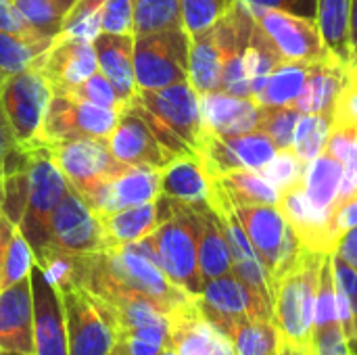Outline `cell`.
<instances>
[{"label": "cell", "instance_id": "cell-1", "mask_svg": "<svg viewBox=\"0 0 357 355\" xmlns=\"http://www.w3.org/2000/svg\"><path fill=\"white\" fill-rule=\"evenodd\" d=\"M79 287L96 297H144L167 316L192 299L190 293L167 278L159 264L136 251L132 245L82 255Z\"/></svg>", "mask_w": 357, "mask_h": 355}, {"label": "cell", "instance_id": "cell-2", "mask_svg": "<svg viewBox=\"0 0 357 355\" xmlns=\"http://www.w3.org/2000/svg\"><path fill=\"white\" fill-rule=\"evenodd\" d=\"M328 253L303 249L297 262L274 280L272 322L282 339L310 355L320 270Z\"/></svg>", "mask_w": 357, "mask_h": 355}, {"label": "cell", "instance_id": "cell-3", "mask_svg": "<svg viewBox=\"0 0 357 355\" xmlns=\"http://www.w3.org/2000/svg\"><path fill=\"white\" fill-rule=\"evenodd\" d=\"M153 259L167 274L172 282L197 297L203 291V276L199 270V220L197 209L174 201L172 213L153 234L146 236Z\"/></svg>", "mask_w": 357, "mask_h": 355}, {"label": "cell", "instance_id": "cell-4", "mask_svg": "<svg viewBox=\"0 0 357 355\" xmlns=\"http://www.w3.org/2000/svg\"><path fill=\"white\" fill-rule=\"evenodd\" d=\"M67 190L69 182L52 161L48 146L27 149V201L17 228L27 239L33 257L50 243V220Z\"/></svg>", "mask_w": 357, "mask_h": 355}, {"label": "cell", "instance_id": "cell-5", "mask_svg": "<svg viewBox=\"0 0 357 355\" xmlns=\"http://www.w3.org/2000/svg\"><path fill=\"white\" fill-rule=\"evenodd\" d=\"M190 36L184 27L134 38V71L138 90H159L188 82Z\"/></svg>", "mask_w": 357, "mask_h": 355}, {"label": "cell", "instance_id": "cell-6", "mask_svg": "<svg viewBox=\"0 0 357 355\" xmlns=\"http://www.w3.org/2000/svg\"><path fill=\"white\" fill-rule=\"evenodd\" d=\"M234 213L243 224L253 249L266 266L272 282L284 274L305 249L293 228L287 224L276 205H234Z\"/></svg>", "mask_w": 357, "mask_h": 355}, {"label": "cell", "instance_id": "cell-7", "mask_svg": "<svg viewBox=\"0 0 357 355\" xmlns=\"http://www.w3.org/2000/svg\"><path fill=\"white\" fill-rule=\"evenodd\" d=\"M50 98L52 88L36 65L10 73L2 82L0 103L21 149L27 151L36 144Z\"/></svg>", "mask_w": 357, "mask_h": 355}, {"label": "cell", "instance_id": "cell-8", "mask_svg": "<svg viewBox=\"0 0 357 355\" xmlns=\"http://www.w3.org/2000/svg\"><path fill=\"white\" fill-rule=\"evenodd\" d=\"M121 111L82 103L69 94H52L33 146H52L73 138L109 140Z\"/></svg>", "mask_w": 357, "mask_h": 355}, {"label": "cell", "instance_id": "cell-9", "mask_svg": "<svg viewBox=\"0 0 357 355\" xmlns=\"http://www.w3.org/2000/svg\"><path fill=\"white\" fill-rule=\"evenodd\" d=\"M48 151L69 186L84 199L128 167L113 157L109 142L98 138H73L52 144Z\"/></svg>", "mask_w": 357, "mask_h": 355}, {"label": "cell", "instance_id": "cell-10", "mask_svg": "<svg viewBox=\"0 0 357 355\" xmlns=\"http://www.w3.org/2000/svg\"><path fill=\"white\" fill-rule=\"evenodd\" d=\"M67 322V354L107 355L117 343V333L100 301L86 289L73 287L61 293Z\"/></svg>", "mask_w": 357, "mask_h": 355}, {"label": "cell", "instance_id": "cell-11", "mask_svg": "<svg viewBox=\"0 0 357 355\" xmlns=\"http://www.w3.org/2000/svg\"><path fill=\"white\" fill-rule=\"evenodd\" d=\"M197 303L201 312L230 337L247 320H272V312L232 272L207 280L203 291L197 295Z\"/></svg>", "mask_w": 357, "mask_h": 355}, {"label": "cell", "instance_id": "cell-12", "mask_svg": "<svg viewBox=\"0 0 357 355\" xmlns=\"http://www.w3.org/2000/svg\"><path fill=\"white\" fill-rule=\"evenodd\" d=\"M48 245L73 255H90L105 251L98 213L71 186L52 213Z\"/></svg>", "mask_w": 357, "mask_h": 355}, {"label": "cell", "instance_id": "cell-13", "mask_svg": "<svg viewBox=\"0 0 357 355\" xmlns=\"http://www.w3.org/2000/svg\"><path fill=\"white\" fill-rule=\"evenodd\" d=\"M169 126L195 153L203 138L201 98L188 82L165 86L159 90H138L132 98Z\"/></svg>", "mask_w": 357, "mask_h": 355}, {"label": "cell", "instance_id": "cell-14", "mask_svg": "<svg viewBox=\"0 0 357 355\" xmlns=\"http://www.w3.org/2000/svg\"><path fill=\"white\" fill-rule=\"evenodd\" d=\"M251 15L257 21V25L266 31V36L272 40L282 59L316 63L328 56L316 19L274 8L253 10Z\"/></svg>", "mask_w": 357, "mask_h": 355}, {"label": "cell", "instance_id": "cell-15", "mask_svg": "<svg viewBox=\"0 0 357 355\" xmlns=\"http://www.w3.org/2000/svg\"><path fill=\"white\" fill-rule=\"evenodd\" d=\"M33 65L48 80L52 94H71L98 71L92 40L71 36H56Z\"/></svg>", "mask_w": 357, "mask_h": 355}, {"label": "cell", "instance_id": "cell-16", "mask_svg": "<svg viewBox=\"0 0 357 355\" xmlns=\"http://www.w3.org/2000/svg\"><path fill=\"white\" fill-rule=\"evenodd\" d=\"M167 322L169 345L178 355H236L232 337L201 312L197 297L176 308Z\"/></svg>", "mask_w": 357, "mask_h": 355}, {"label": "cell", "instance_id": "cell-17", "mask_svg": "<svg viewBox=\"0 0 357 355\" xmlns=\"http://www.w3.org/2000/svg\"><path fill=\"white\" fill-rule=\"evenodd\" d=\"M161 169L155 165H128L86 201L98 216L153 203L161 195Z\"/></svg>", "mask_w": 357, "mask_h": 355}, {"label": "cell", "instance_id": "cell-18", "mask_svg": "<svg viewBox=\"0 0 357 355\" xmlns=\"http://www.w3.org/2000/svg\"><path fill=\"white\" fill-rule=\"evenodd\" d=\"M29 285L33 303V355H69L61 293L46 280L38 264L29 272Z\"/></svg>", "mask_w": 357, "mask_h": 355}, {"label": "cell", "instance_id": "cell-19", "mask_svg": "<svg viewBox=\"0 0 357 355\" xmlns=\"http://www.w3.org/2000/svg\"><path fill=\"white\" fill-rule=\"evenodd\" d=\"M107 142L113 157L123 165L165 167L174 159V155L155 138L144 117L132 103H128L119 113L117 126L113 128Z\"/></svg>", "mask_w": 357, "mask_h": 355}, {"label": "cell", "instance_id": "cell-20", "mask_svg": "<svg viewBox=\"0 0 357 355\" xmlns=\"http://www.w3.org/2000/svg\"><path fill=\"white\" fill-rule=\"evenodd\" d=\"M276 207L282 211L287 224L293 228L301 245L316 253H333L337 243L333 239V213L318 211L305 197L303 182L280 192Z\"/></svg>", "mask_w": 357, "mask_h": 355}, {"label": "cell", "instance_id": "cell-21", "mask_svg": "<svg viewBox=\"0 0 357 355\" xmlns=\"http://www.w3.org/2000/svg\"><path fill=\"white\" fill-rule=\"evenodd\" d=\"M172 207H174V199H169L167 195L161 192L157 197V201H153V203L98 216L105 249L126 247V245L146 239L149 234L155 232V228L163 220L169 218Z\"/></svg>", "mask_w": 357, "mask_h": 355}, {"label": "cell", "instance_id": "cell-22", "mask_svg": "<svg viewBox=\"0 0 357 355\" xmlns=\"http://www.w3.org/2000/svg\"><path fill=\"white\" fill-rule=\"evenodd\" d=\"M203 132L234 136L257 130L259 105L253 98L232 96L224 90L201 94Z\"/></svg>", "mask_w": 357, "mask_h": 355}, {"label": "cell", "instance_id": "cell-23", "mask_svg": "<svg viewBox=\"0 0 357 355\" xmlns=\"http://www.w3.org/2000/svg\"><path fill=\"white\" fill-rule=\"evenodd\" d=\"M0 349L33 354V303L29 276L0 291Z\"/></svg>", "mask_w": 357, "mask_h": 355}, {"label": "cell", "instance_id": "cell-24", "mask_svg": "<svg viewBox=\"0 0 357 355\" xmlns=\"http://www.w3.org/2000/svg\"><path fill=\"white\" fill-rule=\"evenodd\" d=\"M347 71H349V65H341V63L333 61L331 56L312 63L303 92L299 94V98L295 100L293 107L299 113L324 115V117L333 119L339 94L347 80Z\"/></svg>", "mask_w": 357, "mask_h": 355}, {"label": "cell", "instance_id": "cell-25", "mask_svg": "<svg viewBox=\"0 0 357 355\" xmlns=\"http://www.w3.org/2000/svg\"><path fill=\"white\" fill-rule=\"evenodd\" d=\"M134 38L136 36H117L100 31L92 40L98 71L111 82V86L126 103H130L138 92L134 71Z\"/></svg>", "mask_w": 357, "mask_h": 355}, {"label": "cell", "instance_id": "cell-26", "mask_svg": "<svg viewBox=\"0 0 357 355\" xmlns=\"http://www.w3.org/2000/svg\"><path fill=\"white\" fill-rule=\"evenodd\" d=\"M161 192L190 207H205L211 199V176L197 153L174 157L161 169Z\"/></svg>", "mask_w": 357, "mask_h": 355}, {"label": "cell", "instance_id": "cell-27", "mask_svg": "<svg viewBox=\"0 0 357 355\" xmlns=\"http://www.w3.org/2000/svg\"><path fill=\"white\" fill-rule=\"evenodd\" d=\"M316 23L326 48V54L341 63H357L351 46V4L349 0H318Z\"/></svg>", "mask_w": 357, "mask_h": 355}, {"label": "cell", "instance_id": "cell-28", "mask_svg": "<svg viewBox=\"0 0 357 355\" xmlns=\"http://www.w3.org/2000/svg\"><path fill=\"white\" fill-rule=\"evenodd\" d=\"M199 220V270L203 282L232 272L230 247L220 216L209 207H195Z\"/></svg>", "mask_w": 357, "mask_h": 355}, {"label": "cell", "instance_id": "cell-29", "mask_svg": "<svg viewBox=\"0 0 357 355\" xmlns=\"http://www.w3.org/2000/svg\"><path fill=\"white\" fill-rule=\"evenodd\" d=\"M222 71H224V52L218 42L213 27L190 36L188 50V84L197 94L222 90Z\"/></svg>", "mask_w": 357, "mask_h": 355}, {"label": "cell", "instance_id": "cell-30", "mask_svg": "<svg viewBox=\"0 0 357 355\" xmlns=\"http://www.w3.org/2000/svg\"><path fill=\"white\" fill-rule=\"evenodd\" d=\"M341 180H343V165L328 153H322L305 167L303 188L307 201L318 211L335 213Z\"/></svg>", "mask_w": 357, "mask_h": 355}, {"label": "cell", "instance_id": "cell-31", "mask_svg": "<svg viewBox=\"0 0 357 355\" xmlns=\"http://www.w3.org/2000/svg\"><path fill=\"white\" fill-rule=\"evenodd\" d=\"M310 65L312 63L282 59L268 75L264 88L255 96V103L268 107H293L299 94L303 92Z\"/></svg>", "mask_w": 357, "mask_h": 355}, {"label": "cell", "instance_id": "cell-32", "mask_svg": "<svg viewBox=\"0 0 357 355\" xmlns=\"http://www.w3.org/2000/svg\"><path fill=\"white\" fill-rule=\"evenodd\" d=\"M234 205H276L280 192L253 169H234L218 178Z\"/></svg>", "mask_w": 357, "mask_h": 355}, {"label": "cell", "instance_id": "cell-33", "mask_svg": "<svg viewBox=\"0 0 357 355\" xmlns=\"http://www.w3.org/2000/svg\"><path fill=\"white\" fill-rule=\"evenodd\" d=\"M280 61H282L280 52L276 50L272 40L266 36V31L255 21V27L251 31L249 44L245 48V69H247V77H249L253 100L259 94V90L264 88V84H266L268 75L272 73V69Z\"/></svg>", "mask_w": 357, "mask_h": 355}, {"label": "cell", "instance_id": "cell-34", "mask_svg": "<svg viewBox=\"0 0 357 355\" xmlns=\"http://www.w3.org/2000/svg\"><path fill=\"white\" fill-rule=\"evenodd\" d=\"M232 343L236 355H272L282 343V335L272 320L253 318L234 331Z\"/></svg>", "mask_w": 357, "mask_h": 355}, {"label": "cell", "instance_id": "cell-35", "mask_svg": "<svg viewBox=\"0 0 357 355\" xmlns=\"http://www.w3.org/2000/svg\"><path fill=\"white\" fill-rule=\"evenodd\" d=\"M182 27L178 0H134V31L136 36Z\"/></svg>", "mask_w": 357, "mask_h": 355}, {"label": "cell", "instance_id": "cell-36", "mask_svg": "<svg viewBox=\"0 0 357 355\" xmlns=\"http://www.w3.org/2000/svg\"><path fill=\"white\" fill-rule=\"evenodd\" d=\"M333 128V119L324 115H312V113H301L297 126H295V136H293V153L310 163L316 157L324 153L328 134Z\"/></svg>", "mask_w": 357, "mask_h": 355}, {"label": "cell", "instance_id": "cell-37", "mask_svg": "<svg viewBox=\"0 0 357 355\" xmlns=\"http://www.w3.org/2000/svg\"><path fill=\"white\" fill-rule=\"evenodd\" d=\"M36 264L33 251L27 243V239L21 234L19 228L8 239V245L2 255V266H0V291L21 282L23 278L29 276L31 268Z\"/></svg>", "mask_w": 357, "mask_h": 355}, {"label": "cell", "instance_id": "cell-38", "mask_svg": "<svg viewBox=\"0 0 357 355\" xmlns=\"http://www.w3.org/2000/svg\"><path fill=\"white\" fill-rule=\"evenodd\" d=\"M301 113L295 107H268L259 105V119L257 130L264 132L278 151L293 149V136L295 126L299 121Z\"/></svg>", "mask_w": 357, "mask_h": 355}, {"label": "cell", "instance_id": "cell-39", "mask_svg": "<svg viewBox=\"0 0 357 355\" xmlns=\"http://www.w3.org/2000/svg\"><path fill=\"white\" fill-rule=\"evenodd\" d=\"M23 21L44 40L52 42L63 29L65 13L54 0H13Z\"/></svg>", "mask_w": 357, "mask_h": 355}, {"label": "cell", "instance_id": "cell-40", "mask_svg": "<svg viewBox=\"0 0 357 355\" xmlns=\"http://www.w3.org/2000/svg\"><path fill=\"white\" fill-rule=\"evenodd\" d=\"M236 0H178L182 27L188 36H197L213 27Z\"/></svg>", "mask_w": 357, "mask_h": 355}, {"label": "cell", "instance_id": "cell-41", "mask_svg": "<svg viewBox=\"0 0 357 355\" xmlns=\"http://www.w3.org/2000/svg\"><path fill=\"white\" fill-rule=\"evenodd\" d=\"M102 6L105 0H77L63 17V29L59 36H71V38H86L94 40L102 27Z\"/></svg>", "mask_w": 357, "mask_h": 355}, {"label": "cell", "instance_id": "cell-42", "mask_svg": "<svg viewBox=\"0 0 357 355\" xmlns=\"http://www.w3.org/2000/svg\"><path fill=\"white\" fill-rule=\"evenodd\" d=\"M44 50L46 46L27 42L19 36L0 29V71L6 75L31 67Z\"/></svg>", "mask_w": 357, "mask_h": 355}, {"label": "cell", "instance_id": "cell-43", "mask_svg": "<svg viewBox=\"0 0 357 355\" xmlns=\"http://www.w3.org/2000/svg\"><path fill=\"white\" fill-rule=\"evenodd\" d=\"M305 167L307 163L301 161L293 149H284V151H278L261 169L259 174L278 190H287L295 184H301L303 182V176H305Z\"/></svg>", "mask_w": 357, "mask_h": 355}, {"label": "cell", "instance_id": "cell-44", "mask_svg": "<svg viewBox=\"0 0 357 355\" xmlns=\"http://www.w3.org/2000/svg\"><path fill=\"white\" fill-rule=\"evenodd\" d=\"M69 96H73L82 103H90V105L113 109V111H123V107L128 105L100 71H96L86 82H82Z\"/></svg>", "mask_w": 357, "mask_h": 355}, {"label": "cell", "instance_id": "cell-45", "mask_svg": "<svg viewBox=\"0 0 357 355\" xmlns=\"http://www.w3.org/2000/svg\"><path fill=\"white\" fill-rule=\"evenodd\" d=\"M25 165H27V151L17 144L10 123H8L6 113L0 103V182L4 176L13 174Z\"/></svg>", "mask_w": 357, "mask_h": 355}, {"label": "cell", "instance_id": "cell-46", "mask_svg": "<svg viewBox=\"0 0 357 355\" xmlns=\"http://www.w3.org/2000/svg\"><path fill=\"white\" fill-rule=\"evenodd\" d=\"M100 27L107 33L136 36V31H134V0H105Z\"/></svg>", "mask_w": 357, "mask_h": 355}, {"label": "cell", "instance_id": "cell-47", "mask_svg": "<svg viewBox=\"0 0 357 355\" xmlns=\"http://www.w3.org/2000/svg\"><path fill=\"white\" fill-rule=\"evenodd\" d=\"M333 272H335V280L343 289L347 303H349V310H351L354 337L349 341V354L357 355V272L349 264H345L337 253H333Z\"/></svg>", "mask_w": 357, "mask_h": 355}, {"label": "cell", "instance_id": "cell-48", "mask_svg": "<svg viewBox=\"0 0 357 355\" xmlns=\"http://www.w3.org/2000/svg\"><path fill=\"white\" fill-rule=\"evenodd\" d=\"M0 29L2 31H8L13 36H19L27 42H33V44H40V46H50L52 42L40 38L21 17V13L17 10L15 2L13 0H0Z\"/></svg>", "mask_w": 357, "mask_h": 355}, {"label": "cell", "instance_id": "cell-49", "mask_svg": "<svg viewBox=\"0 0 357 355\" xmlns=\"http://www.w3.org/2000/svg\"><path fill=\"white\" fill-rule=\"evenodd\" d=\"M238 2L245 4L249 13L261 10V8H274V10H284V13H293L299 17L316 19L318 0H238Z\"/></svg>", "mask_w": 357, "mask_h": 355}, {"label": "cell", "instance_id": "cell-50", "mask_svg": "<svg viewBox=\"0 0 357 355\" xmlns=\"http://www.w3.org/2000/svg\"><path fill=\"white\" fill-rule=\"evenodd\" d=\"M356 226H357V195L356 197H351V199H347V201H343V203H339V205L335 207L333 222H331V230H333V239H335V243H339V241H341V236H343L347 230L356 228Z\"/></svg>", "mask_w": 357, "mask_h": 355}, {"label": "cell", "instance_id": "cell-51", "mask_svg": "<svg viewBox=\"0 0 357 355\" xmlns=\"http://www.w3.org/2000/svg\"><path fill=\"white\" fill-rule=\"evenodd\" d=\"M333 253H337L345 264H349L357 272V226L351 228V230H347L341 236V241L337 243V247H335Z\"/></svg>", "mask_w": 357, "mask_h": 355}, {"label": "cell", "instance_id": "cell-52", "mask_svg": "<svg viewBox=\"0 0 357 355\" xmlns=\"http://www.w3.org/2000/svg\"><path fill=\"white\" fill-rule=\"evenodd\" d=\"M119 341L126 343L130 355H159L161 354V349H163V347H157V345L146 343V341H142V339H119Z\"/></svg>", "mask_w": 357, "mask_h": 355}, {"label": "cell", "instance_id": "cell-53", "mask_svg": "<svg viewBox=\"0 0 357 355\" xmlns=\"http://www.w3.org/2000/svg\"><path fill=\"white\" fill-rule=\"evenodd\" d=\"M15 224L4 216V211L0 209V266H2V255H4V249H6V245H8V239H10V234L15 232Z\"/></svg>", "mask_w": 357, "mask_h": 355}, {"label": "cell", "instance_id": "cell-54", "mask_svg": "<svg viewBox=\"0 0 357 355\" xmlns=\"http://www.w3.org/2000/svg\"><path fill=\"white\" fill-rule=\"evenodd\" d=\"M349 4H351V46L357 61V0H349Z\"/></svg>", "mask_w": 357, "mask_h": 355}, {"label": "cell", "instance_id": "cell-55", "mask_svg": "<svg viewBox=\"0 0 357 355\" xmlns=\"http://www.w3.org/2000/svg\"><path fill=\"white\" fill-rule=\"evenodd\" d=\"M272 355H307V354H303L301 349L293 347L291 343H287V341L282 339V343L278 345V349H276V352H274Z\"/></svg>", "mask_w": 357, "mask_h": 355}, {"label": "cell", "instance_id": "cell-56", "mask_svg": "<svg viewBox=\"0 0 357 355\" xmlns=\"http://www.w3.org/2000/svg\"><path fill=\"white\" fill-rule=\"evenodd\" d=\"M107 355H130V352H128V347H126L123 341H117V343L113 345V349Z\"/></svg>", "mask_w": 357, "mask_h": 355}, {"label": "cell", "instance_id": "cell-57", "mask_svg": "<svg viewBox=\"0 0 357 355\" xmlns=\"http://www.w3.org/2000/svg\"><path fill=\"white\" fill-rule=\"evenodd\" d=\"M54 2H56V6H59L63 13H67V10H69V8H71V6H73L77 0H54Z\"/></svg>", "mask_w": 357, "mask_h": 355}, {"label": "cell", "instance_id": "cell-58", "mask_svg": "<svg viewBox=\"0 0 357 355\" xmlns=\"http://www.w3.org/2000/svg\"><path fill=\"white\" fill-rule=\"evenodd\" d=\"M0 355H33L27 352H17V349H0Z\"/></svg>", "mask_w": 357, "mask_h": 355}, {"label": "cell", "instance_id": "cell-59", "mask_svg": "<svg viewBox=\"0 0 357 355\" xmlns=\"http://www.w3.org/2000/svg\"><path fill=\"white\" fill-rule=\"evenodd\" d=\"M159 355H178V354L174 352V347H172V345H165V347L161 349V354Z\"/></svg>", "mask_w": 357, "mask_h": 355}, {"label": "cell", "instance_id": "cell-60", "mask_svg": "<svg viewBox=\"0 0 357 355\" xmlns=\"http://www.w3.org/2000/svg\"><path fill=\"white\" fill-rule=\"evenodd\" d=\"M4 80H6V73H2V71H0V86H2V82H4Z\"/></svg>", "mask_w": 357, "mask_h": 355}]
</instances>
